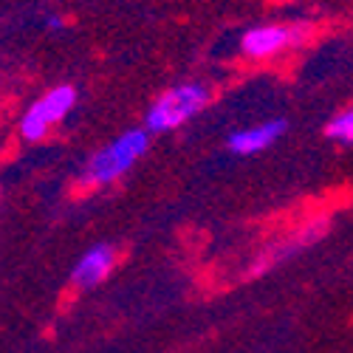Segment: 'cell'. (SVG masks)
I'll return each mask as SVG.
<instances>
[{
	"label": "cell",
	"mask_w": 353,
	"mask_h": 353,
	"mask_svg": "<svg viewBox=\"0 0 353 353\" xmlns=\"http://www.w3.org/2000/svg\"><path fill=\"white\" fill-rule=\"evenodd\" d=\"M288 122L285 119H269V122H260L254 128H243V130H234L226 139V147L234 156H257L263 150H269L272 144L280 141V136L285 133Z\"/></svg>",
	"instance_id": "52a82bcc"
},
{
	"label": "cell",
	"mask_w": 353,
	"mask_h": 353,
	"mask_svg": "<svg viewBox=\"0 0 353 353\" xmlns=\"http://www.w3.org/2000/svg\"><path fill=\"white\" fill-rule=\"evenodd\" d=\"M325 136L331 141H339V144H353V105L339 110L325 125Z\"/></svg>",
	"instance_id": "ba28073f"
},
{
	"label": "cell",
	"mask_w": 353,
	"mask_h": 353,
	"mask_svg": "<svg viewBox=\"0 0 353 353\" xmlns=\"http://www.w3.org/2000/svg\"><path fill=\"white\" fill-rule=\"evenodd\" d=\"M328 229H331V218H328V215H314V218H308L305 223H300L294 232H288V234H283V238H277V241H272V243L263 246V249L254 254L246 277H263V274H269L272 269L280 266V263H285V260H291V257H297L300 252L316 246V243L328 234Z\"/></svg>",
	"instance_id": "3957f363"
},
{
	"label": "cell",
	"mask_w": 353,
	"mask_h": 353,
	"mask_svg": "<svg viewBox=\"0 0 353 353\" xmlns=\"http://www.w3.org/2000/svg\"><path fill=\"white\" fill-rule=\"evenodd\" d=\"M308 37L311 28L305 23H263L241 37V51L246 60H272L280 51L300 48Z\"/></svg>",
	"instance_id": "5b68a950"
},
{
	"label": "cell",
	"mask_w": 353,
	"mask_h": 353,
	"mask_svg": "<svg viewBox=\"0 0 353 353\" xmlns=\"http://www.w3.org/2000/svg\"><path fill=\"white\" fill-rule=\"evenodd\" d=\"M210 105V88L203 82H179L153 99L144 113V128L150 136L184 128Z\"/></svg>",
	"instance_id": "7a4b0ae2"
},
{
	"label": "cell",
	"mask_w": 353,
	"mask_h": 353,
	"mask_svg": "<svg viewBox=\"0 0 353 353\" xmlns=\"http://www.w3.org/2000/svg\"><path fill=\"white\" fill-rule=\"evenodd\" d=\"M113 266H116V249L110 243H97L77 260V266L71 269V283L79 291L99 288L113 272Z\"/></svg>",
	"instance_id": "8992f818"
},
{
	"label": "cell",
	"mask_w": 353,
	"mask_h": 353,
	"mask_svg": "<svg viewBox=\"0 0 353 353\" xmlns=\"http://www.w3.org/2000/svg\"><path fill=\"white\" fill-rule=\"evenodd\" d=\"M147 147H150V133H147V128H130V130L119 133L113 141H108L102 150H97L85 161V167L79 172V184L82 187H108L113 181H119L147 153Z\"/></svg>",
	"instance_id": "6da1fadb"
},
{
	"label": "cell",
	"mask_w": 353,
	"mask_h": 353,
	"mask_svg": "<svg viewBox=\"0 0 353 353\" xmlns=\"http://www.w3.org/2000/svg\"><path fill=\"white\" fill-rule=\"evenodd\" d=\"M46 26H48V28H60V26H63V20H60V17H48V20H46Z\"/></svg>",
	"instance_id": "9c48e42d"
},
{
	"label": "cell",
	"mask_w": 353,
	"mask_h": 353,
	"mask_svg": "<svg viewBox=\"0 0 353 353\" xmlns=\"http://www.w3.org/2000/svg\"><path fill=\"white\" fill-rule=\"evenodd\" d=\"M77 105V91L71 85H54L26 108L20 119V136L26 141H43L57 122H63Z\"/></svg>",
	"instance_id": "277c9868"
}]
</instances>
